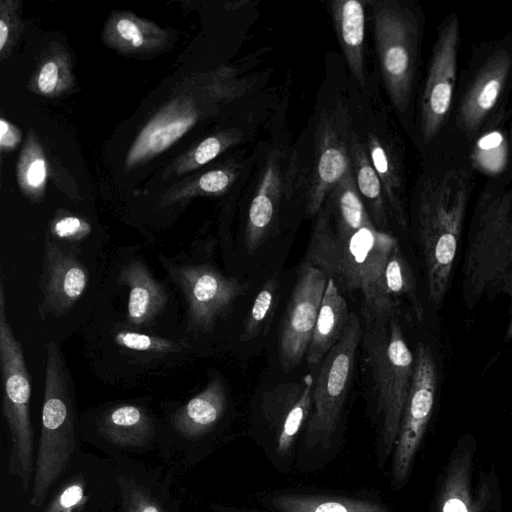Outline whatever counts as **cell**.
Masks as SVG:
<instances>
[{"label":"cell","mask_w":512,"mask_h":512,"mask_svg":"<svg viewBox=\"0 0 512 512\" xmlns=\"http://www.w3.org/2000/svg\"><path fill=\"white\" fill-rule=\"evenodd\" d=\"M315 216L304 262L323 271L339 289L360 292L365 326L396 314L398 307L385 289L384 270L397 240L374 224L340 235L334 231L325 207Z\"/></svg>","instance_id":"cell-1"},{"label":"cell","mask_w":512,"mask_h":512,"mask_svg":"<svg viewBox=\"0 0 512 512\" xmlns=\"http://www.w3.org/2000/svg\"><path fill=\"white\" fill-rule=\"evenodd\" d=\"M471 180L463 169L425 179L419 189L417 226L430 300L445 298L470 197Z\"/></svg>","instance_id":"cell-2"},{"label":"cell","mask_w":512,"mask_h":512,"mask_svg":"<svg viewBox=\"0 0 512 512\" xmlns=\"http://www.w3.org/2000/svg\"><path fill=\"white\" fill-rule=\"evenodd\" d=\"M461 270L462 297L469 309L503 290L512 272V186L486 189L479 196Z\"/></svg>","instance_id":"cell-3"},{"label":"cell","mask_w":512,"mask_h":512,"mask_svg":"<svg viewBox=\"0 0 512 512\" xmlns=\"http://www.w3.org/2000/svg\"><path fill=\"white\" fill-rule=\"evenodd\" d=\"M364 347L377 399L380 418L378 459L394 448L411 386L414 356L396 314L365 326Z\"/></svg>","instance_id":"cell-4"},{"label":"cell","mask_w":512,"mask_h":512,"mask_svg":"<svg viewBox=\"0 0 512 512\" xmlns=\"http://www.w3.org/2000/svg\"><path fill=\"white\" fill-rule=\"evenodd\" d=\"M65 361L50 341L46 348L41 433L30 504L40 507L66 470L75 450L73 387Z\"/></svg>","instance_id":"cell-5"},{"label":"cell","mask_w":512,"mask_h":512,"mask_svg":"<svg viewBox=\"0 0 512 512\" xmlns=\"http://www.w3.org/2000/svg\"><path fill=\"white\" fill-rule=\"evenodd\" d=\"M374 38L380 72L394 108L406 113L414 91L420 41L416 13L396 0H373Z\"/></svg>","instance_id":"cell-6"},{"label":"cell","mask_w":512,"mask_h":512,"mask_svg":"<svg viewBox=\"0 0 512 512\" xmlns=\"http://www.w3.org/2000/svg\"><path fill=\"white\" fill-rule=\"evenodd\" d=\"M0 277V364L4 386L3 415L11 436L8 474L19 477L27 491L33 462V429L30 421V378L22 347L6 317L4 277Z\"/></svg>","instance_id":"cell-7"},{"label":"cell","mask_w":512,"mask_h":512,"mask_svg":"<svg viewBox=\"0 0 512 512\" xmlns=\"http://www.w3.org/2000/svg\"><path fill=\"white\" fill-rule=\"evenodd\" d=\"M361 332L359 317L351 312L343 335L319 364L305 429V443L310 449H327L332 443L349 390Z\"/></svg>","instance_id":"cell-8"},{"label":"cell","mask_w":512,"mask_h":512,"mask_svg":"<svg viewBox=\"0 0 512 512\" xmlns=\"http://www.w3.org/2000/svg\"><path fill=\"white\" fill-rule=\"evenodd\" d=\"M437 388V370L431 350L417 344L410 390L394 444L392 484L402 487L410 474L414 457L432 415Z\"/></svg>","instance_id":"cell-9"},{"label":"cell","mask_w":512,"mask_h":512,"mask_svg":"<svg viewBox=\"0 0 512 512\" xmlns=\"http://www.w3.org/2000/svg\"><path fill=\"white\" fill-rule=\"evenodd\" d=\"M459 43V17L451 13L439 26L420 100V132L425 144L435 138L450 112Z\"/></svg>","instance_id":"cell-10"},{"label":"cell","mask_w":512,"mask_h":512,"mask_svg":"<svg viewBox=\"0 0 512 512\" xmlns=\"http://www.w3.org/2000/svg\"><path fill=\"white\" fill-rule=\"evenodd\" d=\"M188 305V328L210 332L216 320L248 290V283L225 276L207 264L169 267Z\"/></svg>","instance_id":"cell-11"},{"label":"cell","mask_w":512,"mask_h":512,"mask_svg":"<svg viewBox=\"0 0 512 512\" xmlns=\"http://www.w3.org/2000/svg\"><path fill=\"white\" fill-rule=\"evenodd\" d=\"M327 280L319 268L306 262L301 265L279 333V362L285 372L306 356Z\"/></svg>","instance_id":"cell-12"},{"label":"cell","mask_w":512,"mask_h":512,"mask_svg":"<svg viewBox=\"0 0 512 512\" xmlns=\"http://www.w3.org/2000/svg\"><path fill=\"white\" fill-rule=\"evenodd\" d=\"M348 120L341 109L319 118L313 169L308 184L306 212L314 216L343 176L351 169Z\"/></svg>","instance_id":"cell-13"},{"label":"cell","mask_w":512,"mask_h":512,"mask_svg":"<svg viewBox=\"0 0 512 512\" xmlns=\"http://www.w3.org/2000/svg\"><path fill=\"white\" fill-rule=\"evenodd\" d=\"M512 76V48H496L482 63L461 96L457 123L474 136L496 111Z\"/></svg>","instance_id":"cell-14"},{"label":"cell","mask_w":512,"mask_h":512,"mask_svg":"<svg viewBox=\"0 0 512 512\" xmlns=\"http://www.w3.org/2000/svg\"><path fill=\"white\" fill-rule=\"evenodd\" d=\"M88 281L86 267L47 239L41 278L43 309L56 316L65 314L80 299Z\"/></svg>","instance_id":"cell-15"},{"label":"cell","mask_w":512,"mask_h":512,"mask_svg":"<svg viewBox=\"0 0 512 512\" xmlns=\"http://www.w3.org/2000/svg\"><path fill=\"white\" fill-rule=\"evenodd\" d=\"M475 444H458L452 453L438 497L437 512H488L496 505L495 482L487 483L474 494L472 487L473 453Z\"/></svg>","instance_id":"cell-16"},{"label":"cell","mask_w":512,"mask_h":512,"mask_svg":"<svg viewBox=\"0 0 512 512\" xmlns=\"http://www.w3.org/2000/svg\"><path fill=\"white\" fill-rule=\"evenodd\" d=\"M284 186V175L276 155L266 161L248 210L244 241L249 254L262 245L273 229Z\"/></svg>","instance_id":"cell-17"},{"label":"cell","mask_w":512,"mask_h":512,"mask_svg":"<svg viewBox=\"0 0 512 512\" xmlns=\"http://www.w3.org/2000/svg\"><path fill=\"white\" fill-rule=\"evenodd\" d=\"M117 283L129 288L126 318L131 327L148 326L166 306L168 294L164 286L141 260L134 259L123 266Z\"/></svg>","instance_id":"cell-18"},{"label":"cell","mask_w":512,"mask_h":512,"mask_svg":"<svg viewBox=\"0 0 512 512\" xmlns=\"http://www.w3.org/2000/svg\"><path fill=\"white\" fill-rule=\"evenodd\" d=\"M329 9L347 65L358 84L365 88L364 3L358 0H333L329 3Z\"/></svg>","instance_id":"cell-19"},{"label":"cell","mask_w":512,"mask_h":512,"mask_svg":"<svg viewBox=\"0 0 512 512\" xmlns=\"http://www.w3.org/2000/svg\"><path fill=\"white\" fill-rule=\"evenodd\" d=\"M346 299L335 281L328 278L313 335L306 353L310 365H319L344 333L350 317Z\"/></svg>","instance_id":"cell-20"},{"label":"cell","mask_w":512,"mask_h":512,"mask_svg":"<svg viewBox=\"0 0 512 512\" xmlns=\"http://www.w3.org/2000/svg\"><path fill=\"white\" fill-rule=\"evenodd\" d=\"M226 392L220 379H213L172 416V426L180 435L196 439L210 431L223 416Z\"/></svg>","instance_id":"cell-21"},{"label":"cell","mask_w":512,"mask_h":512,"mask_svg":"<svg viewBox=\"0 0 512 512\" xmlns=\"http://www.w3.org/2000/svg\"><path fill=\"white\" fill-rule=\"evenodd\" d=\"M196 114L191 108L173 106L149 122L129 151L127 164L158 154L168 148L195 123Z\"/></svg>","instance_id":"cell-22"},{"label":"cell","mask_w":512,"mask_h":512,"mask_svg":"<svg viewBox=\"0 0 512 512\" xmlns=\"http://www.w3.org/2000/svg\"><path fill=\"white\" fill-rule=\"evenodd\" d=\"M101 435L121 447H138L154 435V423L147 412L137 405H118L107 410L98 422Z\"/></svg>","instance_id":"cell-23"},{"label":"cell","mask_w":512,"mask_h":512,"mask_svg":"<svg viewBox=\"0 0 512 512\" xmlns=\"http://www.w3.org/2000/svg\"><path fill=\"white\" fill-rule=\"evenodd\" d=\"M351 167L358 192L377 229L389 228L387 202L380 179L371 163L365 143L355 134L350 137Z\"/></svg>","instance_id":"cell-24"},{"label":"cell","mask_w":512,"mask_h":512,"mask_svg":"<svg viewBox=\"0 0 512 512\" xmlns=\"http://www.w3.org/2000/svg\"><path fill=\"white\" fill-rule=\"evenodd\" d=\"M267 504L274 512H391L372 501L336 495L283 493Z\"/></svg>","instance_id":"cell-25"},{"label":"cell","mask_w":512,"mask_h":512,"mask_svg":"<svg viewBox=\"0 0 512 512\" xmlns=\"http://www.w3.org/2000/svg\"><path fill=\"white\" fill-rule=\"evenodd\" d=\"M329 198L332 202V227L340 235H350L358 229L373 224L356 187L352 167L336 184ZM330 218V219H331Z\"/></svg>","instance_id":"cell-26"},{"label":"cell","mask_w":512,"mask_h":512,"mask_svg":"<svg viewBox=\"0 0 512 512\" xmlns=\"http://www.w3.org/2000/svg\"><path fill=\"white\" fill-rule=\"evenodd\" d=\"M365 146L380 179L388 208L398 224L405 228L406 215L402 203L403 183L393 155L374 133L367 135Z\"/></svg>","instance_id":"cell-27"},{"label":"cell","mask_w":512,"mask_h":512,"mask_svg":"<svg viewBox=\"0 0 512 512\" xmlns=\"http://www.w3.org/2000/svg\"><path fill=\"white\" fill-rule=\"evenodd\" d=\"M386 292L398 307L406 300L419 320L423 318V307L417 295L415 278L399 245L391 252L384 270Z\"/></svg>","instance_id":"cell-28"},{"label":"cell","mask_w":512,"mask_h":512,"mask_svg":"<svg viewBox=\"0 0 512 512\" xmlns=\"http://www.w3.org/2000/svg\"><path fill=\"white\" fill-rule=\"evenodd\" d=\"M314 380L313 375L308 374L303 392L293 406L282 416L278 424L277 452L280 456H286L291 451L297 433L309 418L312 409Z\"/></svg>","instance_id":"cell-29"},{"label":"cell","mask_w":512,"mask_h":512,"mask_svg":"<svg viewBox=\"0 0 512 512\" xmlns=\"http://www.w3.org/2000/svg\"><path fill=\"white\" fill-rule=\"evenodd\" d=\"M278 286L277 274H273L264 282L244 322L240 335L242 342L255 339L266 329L276 306Z\"/></svg>","instance_id":"cell-30"},{"label":"cell","mask_w":512,"mask_h":512,"mask_svg":"<svg viewBox=\"0 0 512 512\" xmlns=\"http://www.w3.org/2000/svg\"><path fill=\"white\" fill-rule=\"evenodd\" d=\"M114 342L129 350L158 354L178 352L183 348V343L131 330L117 331Z\"/></svg>","instance_id":"cell-31"},{"label":"cell","mask_w":512,"mask_h":512,"mask_svg":"<svg viewBox=\"0 0 512 512\" xmlns=\"http://www.w3.org/2000/svg\"><path fill=\"white\" fill-rule=\"evenodd\" d=\"M118 484L123 512H166L142 486L124 477L118 478Z\"/></svg>","instance_id":"cell-32"},{"label":"cell","mask_w":512,"mask_h":512,"mask_svg":"<svg viewBox=\"0 0 512 512\" xmlns=\"http://www.w3.org/2000/svg\"><path fill=\"white\" fill-rule=\"evenodd\" d=\"M85 499L83 481H71L54 495L43 512H73Z\"/></svg>","instance_id":"cell-33"},{"label":"cell","mask_w":512,"mask_h":512,"mask_svg":"<svg viewBox=\"0 0 512 512\" xmlns=\"http://www.w3.org/2000/svg\"><path fill=\"white\" fill-rule=\"evenodd\" d=\"M240 139L238 133H228L223 136H211L203 140L194 151V161L203 165L218 156L228 145Z\"/></svg>","instance_id":"cell-34"},{"label":"cell","mask_w":512,"mask_h":512,"mask_svg":"<svg viewBox=\"0 0 512 512\" xmlns=\"http://www.w3.org/2000/svg\"><path fill=\"white\" fill-rule=\"evenodd\" d=\"M90 231L88 223L75 216H66L53 225V233L56 237L65 240H80Z\"/></svg>","instance_id":"cell-35"},{"label":"cell","mask_w":512,"mask_h":512,"mask_svg":"<svg viewBox=\"0 0 512 512\" xmlns=\"http://www.w3.org/2000/svg\"><path fill=\"white\" fill-rule=\"evenodd\" d=\"M235 176V172L228 169L212 170L200 177L198 186L201 191L206 193H221L231 185Z\"/></svg>","instance_id":"cell-36"},{"label":"cell","mask_w":512,"mask_h":512,"mask_svg":"<svg viewBox=\"0 0 512 512\" xmlns=\"http://www.w3.org/2000/svg\"><path fill=\"white\" fill-rule=\"evenodd\" d=\"M46 162L42 157H34L24 171L25 183L32 189H38L46 180Z\"/></svg>","instance_id":"cell-37"},{"label":"cell","mask_w":512,"mask_h":512,"mask_svg":"<svg viewBox=\"0 0 512 512\" xmlns=\"http://www.w3.org/2000/svg\"><path fill=\"white\" fill-rule=\"evenodd\" d=\"M59 70L55 62L49 61L43 65L38 75V88L43 94H50L58 83Z\"/></svg>","instance_id":"cell-38"},{"label":"cell","mask_w":512,"mask_h":512,"mask_svg":"<svg viewBox=\"0 0 512 512\" xmlns=\"http://www.w3.org/2000/svg\"><path fill=\"white\" fill-rule=\"evenodd\" d=\"M116 29L121 38L129 42L132 46L140 47L143 44V35L137 24L133 21L127 18H121L116 24Z\"/></svg>","instance_id":"cell-39"},{"label":"cell","mask_w":512,"mask_h":512,"mask_svg":"<svg viewBox=\"0 0 512 512\" xmlns=\"http://www.w3.org/2000/svg\"><path fill=\"white\" fill-rule=\"evenodd\" d=\"M19 134L4 119L0 120V144L2 147H13L19 141Z\"/></svg>","instance_id":"cell-40"},{"label":"cell","mask_w":512,"mask_h":512,"mask_svg":"<svg viewBox=\"0 0 512 512\" xmlns=\"http://www.w3.org/2000/svg\"><path fill=\"white\" fill-rule=\"evenodd\" d=\"M503 291L508 293L510 296V319L505 334V340L509 341L512 339V272L504 284Z\"/></svg>","instance_id":"cell-41"},{"label":"cell","mask_w":512,"mask_h":512,"mask_svg":"<svg viewBox=\"0 0 512 512\" xmlns=\"http://www.w3.org/2000/svg\"><path fill=\"white\" fill-rule=\"evenodd\" d=\"M8 37V27L4 20L0 21V50H3Z\"/></svg>","instance_id":"cell-42"},{"label":"cell","mask_w":512,"mask_h":512,"mask_svg":"<svg viewBox=\"0 0 512 512\" xmlns=\"http://www.w3.org/2000/svg\"><path fill=\"white\" fill-rule=\"evenodd\" d=\"M510 142H511V147H512V126H511V133H510Z\"/></svg>","instance_id":"cell-43"}]
</instances>
